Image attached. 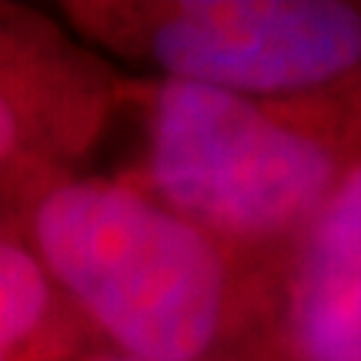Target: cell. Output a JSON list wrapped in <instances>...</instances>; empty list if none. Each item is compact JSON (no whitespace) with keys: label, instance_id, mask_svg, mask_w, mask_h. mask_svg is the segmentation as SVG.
<instances>
[{"label":"cell","instance_id":"7a4b0ae2","mask_svg":"<svg viewBox=\"0 0 361 361\" xmlns=\"http://www.w3.org/2000/svg\"><path fill=\"white\" fill-rule=\"evenodd\" d=\"M134 97L144 107L134 180L251 258L281 261L361 168V84L245 97L144 80Z\"/></svg>","mask_w":361,"mask_h":361},{"label":"cell","instance_id":"6da1fadb","mask_svg":"<svg viewBox=\"0 0 361 361\" xmlns=\"http://www.w3.org/2000/svg\"><path fill=\"white\" fill-rule=\"evenodd\" d=\"M27 238L104 348L134 361H268L278 261L224 245L134 178L37 180Z\"/></svg>","mask_w":361,"mask_h":361},{"label":"cell","instance_id":"3957f363","mask_svg":"<svg viewBox=\"0 0 361 361\" xmlns=\"http://www.w3.org/2000/svg\"><path fill=\"white\" fill-rule=\"evenodd\" d=\"M64 17L147 80L245 97H301L361 84V0H87Z\"/></svg>","mask_w":361,"mask_h":361},{"label":"cell","instance_id":"5b68a950","mask_svg":"<svg viewBox=\"0 0 361 361\" xmlns=\"http://www.w3.org/2000/svg\"><path fill=\"white\" fill-rule=\"evenodd\" d=\"M130 90L94 54L47 78L7 80L0 67V171L34 164L57 174L54 164L84 154Z\"/></svg>","mask_w":361,"mask_h":361},{"label":"cell","instance_id":"52a82bcc","mask_svg":"<svg viewBox=\"0 0 361 361\" xmlns=\"http://www.w3.org/2000/svg\"><path fill=\"white\" fill-rule=\"evenodd\" d=\"M11 358H13V355H11L7 348H4V345H0V361H11Z\"/></svg>","mask_w":361,"mask_h":361},{"label":"cell","instance_id":"8992f818","mask_svg":"<svg viewBox=\"0 0 361 361\" xmlns=\"http://www.w3.org/2000/svg\"><path fill=\"white\" fill-rule=\"evenodd\" d=\"M54 361H134V358H128V355H117V351H111V348H74V351H67V355H61V358H54Z\"/></svg>","mask_w":361,"mask_h":361},{"label":"cell","instance_id":"277c9868","mask_svg":"<svg viewBox=\"0 0 361 361\" xmlns=\"http://www.w3.org/2000/svg\"><path fill=\"white\" fill-rule=\"evenodd\" d=\"M268 361H361V168L274 264Z\"/></svg>","mask_w":361,"mask_h":361}]
</instances>
